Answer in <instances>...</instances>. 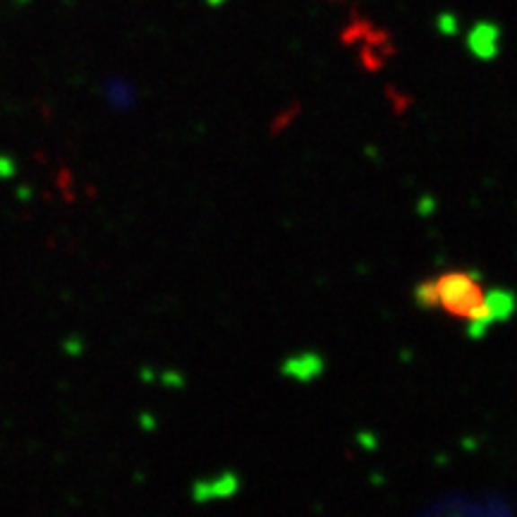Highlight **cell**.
Listing matches in <instances>:
<instances>
[{
  "instance_id": "1",
  "label": "cell",
  "mask_w": 517,
  "mask_h": 517,
  "mask_svg": "<svg viewBox=\"0 0 517 517\" xmlns=\"http://www.w3.org/2000/svg\"><path fill=\"white\" fill-rule=\"evenodd\" d=\"M434 280H436L438 309H443L445 314L452 319H462V321H469L477 314V309L484 302V287H481L477 273L448 271Z\"/></svg>"
},
{
  "instance_id": "2",
  "label": "cell",
  "mask_w": 517,
  "mask_h": 517,
  "mask_svg": "<svg viewBox=\"0 0 517 517\" xmlns=\"http://www.w3.org/2000/svg\"><path fill=\"white\" fill-rule=\"evenodd\" d=\"M467 48L479 60H491L501 50V31L491 22H479L467 36Z\"/></svg>"
},
{
  "instance_id": "3",
  "label": "cell",
  "mask_w": 517,
  "mask_h": 517,
  "mask_svg": "<svg viewBox=\"0 0 517 517\" xmlns=\"http://www.w3.org/2000/svg\"><path fill=\"white\" fill-rule=\"evenodd\" d=\"M484 307L494 323L508 321L517 311V297L508 287H495L491 293H484Z\"/></svg>"
},
{
  "instance_id": "4",
  "label": "cell",
  "mask_w": 517,
  "mask_h": 517,
  "mask_svg": "<svg viewBox=\"0 0 517 517\" xmlns=\"http://www.w3.org/2000/svg\"><path fill=\"white\" fill-rule=\"evenodd\" d=\"M283 372H285V376H290V379L304 383V381L316 379V376L323 372V359L319 357V355H314V352H302L297 357L287 359Z\"/></svg>"
},
{
  "instance_id": "5",
  "label": "cell",
  "mask_w": 517,
  "mask_h": 517,
  "mask_svg": "<svg viewBox=\"0 0 517 517\" xmlns=\"http://www.w3.org/2000/svg\"><path fill=\"white\" fill-rule=\"evenodd\" d=\"M237 488V479L235 477H221V479L215 481H208V484H204V481H199L197 486H194V498L197 501H206V498H211V495H218V498H225V495L235 494Z\"/></svg>"
},
{
  "instance_id": "6",
  "label": "cell",
  "mask_w": 517,
  "mask_h": 517,
  "mask_svg": "<svg viewBox=\"0 0 517 517\" xmlns=\"http://www.w3.org/2000/svg\"><path fill=\"white\" fill-rule=\"evenodd\" d=\"M415 302L416 307L422 309H438V293H436V280L429 278V280H422L419 285L415 287Z\"/></svg>"
}]
</instances>
